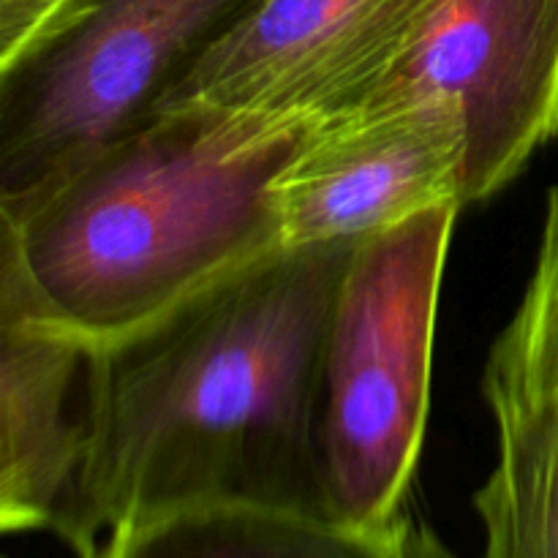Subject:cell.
<instances>
[{"label": "cell", "instance_id": "obj_5", "mask_svg": "<svg viewBox=\"0 0 558 558\" xmlns=\"http://www.w3.org/2000/svg\"><path fill=\"white\" fill-rule=\"evenodd\" d=\"M417 98L461 120L463 207L510 185L558 134V0H430L352 109Z\"/></svg>", "mask_w": 558, "mask_h": 558}, {"label": "cell", "instance_id": "obj_13", "mask_svg": "<svg viewBox=\"0 0 558 558\" xmlns=\"http://www.w3.org/2000/svg\"><path fill=\"white\" fill-rule=\"evenodd\" d=\"M396 550L398 558H456L434 529L409 521V518H401L398 523Z\"/></svg>", "mask_w": 558, "mask_h": 558}, {"label": "cell", "instance_id": "obj_1", "mask_svg": "<svg viewBox=\"0 0 558 558\" xmlns=\"http://www.w3.org/2000/svg\"><path fill=\"white\" fill-rule=\"evenodd\" d=\"M354 245H281L96 341L90 452L60 534L76 556L93 558L125 523L191 507L332 523L322 360Z\"/></svg>", "mask_w": 558, "mask_h": 558}, {"label": "cell", "instance_id": "obj_7", "mask_svg": "<svg viewBox=\"0 0 558 558\" xmlns=\"http://www.w3.org/2000/svg\"><path fill=\"white\" fill-rule=\"evenodd\" d=\"M466 136L447 104L387 101L316 123L278 180L283 245L363 240L463 207Z\"/></svg>", "mask_w": 558, "mask_h": 558}, {"label": "cell", "instance_id": "obj_10", "mask_svg": "<svg viewBox=\"0 0 558 558\" xmlns=\"http://www.w3.org/2000/svg\"><path fill=\"white\" fill-rule=\"evenodd\" d=\"M496 425V463L474 510L483 558H558V409L483 379Z\"/></svg>", "mask_w": 558, "mask_h": 558}, {"label": "cell", "instance_id": "obj_3", "mask_svg": "<svg viewBox=\"0 0 558 558\" xmlns=\"http://www.w3.org/2000/svg\"><path fill=\"white\" fill-rule=\"evenodd\" d=\"M461 205L357 240L322 360V469L330 521L392 532L430 409L441 276Z\"/></svg>", "mask_w": 558, "mask_h": 558}, {"label": "cell", "instance_id": "obj_11", "mask_svg": "<svg viewBox=\"0 0 558 558\" xmlns=\"http://www.w3.org/2000/svg\"><path fill=\"white\" fill-rule=\"evenodd\" d=\"M483 379L558 409V185L545 207L532 281L490 349Z\"/></svg>", "mask_w": 558, "mask_h": 558}, {"label": "cell", "instance_id": "obj_2", "mask_svg": "<svg viewBox=\"0 0 558 558\" xmlns=\"http://www.w3.org/2000/svg\"><path fill=\"white\" fill-rule=\"evenodd\" d=\"M311 129L202 104L161 109L20 218H0V243L49 314L109 341L281 248L278 180Z\"/></svg>", "mask_w": 558, "mask_h": 558}, {"label": "cell", "instance_id": "obj_4", "mask_svg": "<svg viewBox=\"0 0 558 558\" xmlns=\"http://www.w3.org/2000/svg\"><path fill=\"white\" fill-rule=\"evenodd\" d=\"M262 0H74L0 65V218L140 129Z\"/></svg>", "mask_w": 558, "mask_h": 558}, {"label": "cell", "instance_id": "obj_12", "mask_svg": "<svg viewBox=\"0 0 558 558\" xmlns=\"http://www.w3.org/2000/svg\"><path fill=\"white\" fill-rule=\"evenodd\" d=\"M74 0H0V65L41 36Z\"/></svg>", "mask_w": 558, "mask_h": 558}, {"label": "cell", "instance_id": "obj_8", "mask_svg": "<svg viewBox=\"0 0 558 558\" xmlns=\"http://www.w3.org/2000/svg\"><path fill=\"white\" fill-rule=\"evenodd\" d=\"M96 341L38 303L0 243V526L54 532L74 512L93 436Z\"/></svg>", "mask_w": 558, "mask_h": 558}, {"label": "cell", "instance_id": "obj_9", "mask_svg": "<svg viewBox=\"0 0 558 558\" xmlns=\"http://www.w3.org/2000/svg\"><path fill=\"white\" fill-rule=\"evenodd\" d=\"M396 534L259 507H191L114 529L93 558H398Z\"/></svg>", "mask_w": 558, "mask_h": 558}, {"label": "cell", "instance_id": "obj_6", "mask_svg": "<svg viewBox=\"0 0 558 558\" xmlns=\"http://www.w3.org/2000/svg\"><path fill=\"white\" fill-rule=\"evenodd\" d=\"M430 0H262L167 98L272 120L349 112ZM158 109V112H161Z\"/></svg>", "mask_w": 558, "mask_h": 558}]
</instances>
